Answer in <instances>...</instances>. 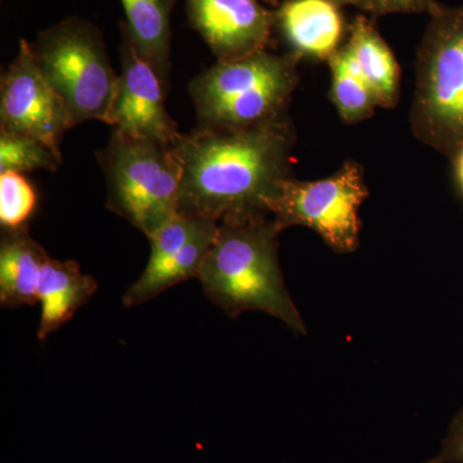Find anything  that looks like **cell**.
Here are the masks:
<instances>
[{
    "mask_svg": "<svg viewBox=\"0 0 463 463\" xmlns=\"http://www.w3.org/2000/svg\"><path fill=\"white\" fill-rule=\"evenodd\" d=\"M294 142L285 115L245 129L183 134L174 146L183 169L178 214L218 224L270 215L268 203L289 176Z\"/></svg>",
    "mask_w": 463,
    "mask_h": 463,
    "instance_id": "obj_1",
    "label": "cell"
},
{
    "mask_svg": "<svg viewBox=\"0 0 463 463\" xmlns=\"http://www.w3.org/2000/svg\"><path fill=\"white\" fill-rule=\"evenodd\" d=\"M281 232L268 215L219 224L199 281L206 298L230 318L257 310L306 335V323L289 297L279 268Z\"/></svg>",
    "mask_w": 463,
    "mask_h": 463,
    "instance_id": "obj_2",
    "label": "cell"
},
{
    "mask_svg": "<svg viewBox=\"0 0 463 463\" xmlns=\"http://www.w3.org/2000/svg\"><path fill=\"white\" fill-rule=\"evenodd\" d=\"M298 60L261 51L218 61L190 85L199 128L245 129L281 118L297 88Z\"/></svg>",
    "mask_w": 463,
    "mask_h": 463,
    "instance_id": "obj_3",
    "label": "cell"
},
{
    "mask_svg": "<svg viewBox=\"0 0 463 463\" xmlns=\"http://www.w3.org/2000/svg\"><path fill=\"white\" fill-rule=\"evenodd\" d=\"M419 50L411 124L417 138L450 155L463 146V5L431 9Z\"/></svg>",
    "mask_w": 463,
    "mask_h": 463,
    "instance_id": "obj_4",
    "label": "cell"
},
{
    "mask_svg": "<svg viewBox=\"0 0 463 463\" xmlns=\"http://www.w3.org/2000/svg\"><path fill=\"white\" fill-rule=\"evenodd\" d=\"M108 181V207L151 236L178 214L183 169L175 148L114 130L97 155Z\"/></svg>",
    "mask_w": 463,
    "mask_h": 463,
    "instance_id": "obj_5",
    "label": "cell"
},
{
    "mask_svg": "<svg viewBox=\"0 0 463 463\" xmlns=\"http://www.w3.org/2000/svg\"><path fill=\"white\" fill-rule=\"evenodd\" d=\"M43 76L65 103L72 124H108L118 90L99 30L80 18H69L39 33L32 44Z\"/></svg>",
    "mask_w": 463,
    "mask_h": 463,
    "instance_id": "obj_6",
    "label": "cell"
},
{
    "mask_svg": "<svg viewBox=\"0 0 463 463\" xmlns=\"http://www.w3.org/2000/svg\"><path fill=\"white\" fill-rule=\"evenodd\" d=\"M367 197L361 166L345 163L321 181L283 179L268 203V212L281 231L304 225L316 231L334 251L349 254L359 246V209Z\"/></svg>",
    "mask_w": 463,
    "mask_h": 463,
    "instance_id": "obj_7",
    "label": "cell"
},
{
    "mask_svg": "<svg viewBox=\"0 0 463 463\" xmlns=\"http://www.w3.org/2000/svg\"><path fill=\"white\" fill-rule=\"evenodd\" d=\"M72 127L65 103L43 76L32 44L23 39L2 78L0 132L32 137L61 156V139Z\"/></svg>",
    "mask_w": 463,
    "mask_h": 463,
    "instance_id": "obj_8",
    "label": "cell"
},
{
    "mask_svg": "<svg viewBox=\"0 0 463 463\" xmlns=\"http://www.w3.org/2000/svg\"><path fill=\"white\" fill-rule=\"evenodd\" d=\"M121 74L108 124L118 132L174 147L183 134L165 108L166 88L123 30Z\"/></svg>",
    "mask_w": 463,
    "mask_h": 463,
    "instance_id": "obj_9",
    "label": "cell"
},
{
    "mask_svg": "<svg viewBox=\"0 0 463 463\" xmlns=\"http://www.w3.org/2000/svg\"><path fill=\"white\" fill-rule=\"evenodd\" d=\"M188 20L218 61L265 51L276 14L258 0H187Z\"/></svg>",
    "mask_w": 463,
    "mask_h": 463,
    "instance_id": "obj_10",
    "label": "cell"
},
{
    "mask_svg": "<svg viewBox=\"0 0 463 463\" xmlns=\"http://www.w3.org/2000/svg\"><path fill=\"white\" fill-rule=\"evenodd\" d=\"M276 25L298 58L330 61L340 50L344 18L332 0H288L276 12Z\"/></svg>",
    "mask_w": 463,
    "mask_h": 463,
    "instance_id": "obj_11",
    "label": "cell"
},
{
    "mask_svg": "<svg viewBox=\"0 0 463 463\" xmlns=\"http://www.w3.org/2000/svg\"><path fill=\"white\" fill-rule=\"evenodd\" d=\"M0 243V304L3 307L35 306L47 251L30 236L27 227L3 230Z\"/></svg>",
    "mask_w": 463,
    "mask_h": 463,
    "instance_id": "obj_12",
    "label": "cell"
},
{
    "mask_svg": "<svg viewBox=\"0 0 463 463\" xmlns=\"http://www.w3.org/2000/svg\"><path fill=\"white\" fill-rule=\"evenodd\" d=\"M99 289L96 279L81 273L74 260L50 259L43 270L39 285V304L42 306L38 339L44 341L74 317Z\"/></svg>",
    "mask_w": 463,
    "mask_h": 463,
    "instance_id": "obj_13",
    "label": "cell"
},
{
    "mask_svg": "<svg viewBox=\"0 0 463 463\" xmlns=\"http://www.w3.org/2000/svg\"><path fill=\"white\" fill-rule=\"evenodd\" d=\"M129 36L139 56L152 66L165 85L169 83L172 11L175 0H121Z\"/></svg>",
    "mask_w": 463,
    "mask_h": 463,
    "instance_id": "obj_14",
    "label": "cell"
},
{
    "mask_svg": "<svg viewBox=\"0 0 463 463\" xmlns=\"http://www.w3.org/2000/svg\"><path fill=\"white\" fill-rule=\"evenodd\" d=\"M346 47L373 90L377 105L394 108L399 99L401 71L389 45L367 18L358 16L353 21Z\"/></svg>",
    "mask_w": 463,
    "mask_h": 463,
    "instance_id": "obj_15",
    "label": "cell"
},
{
    "mask_svg": "<svg viewBox=\"0 0 463 463\" xmlns=\"http://www.w3.org/2000/svg\"><path fill=\"white\" fill-rule=\"evenodd\" d=\"M218 231L219 224L216 222L207 221L175 257L154 272L142 273L125 292L124 306H141L178 283L199 279L207 254L214 245Z\"/></svg>",
    "mask_w": 463,
    "mask_h": 463,
    "instance_id": "obj_16",
    "label": "cell"
},
{
    "mask_svg": "<svg viewBox=\"0 0 463 463\" xmlns=\"http://www.w3.org/2000/svg\"><path fill=\"white\" fill-rule=\"evenodd\" d=\"M328 62L332 72L331 99L341 118L352 124L370 118L379 105L349 48L344 45Z\"/></svg>",
    "mask_w": 463,
    "mask_h": 463,
    "instance_id": "obj_17",
    "label": "cell"
},
{
    "mask_svg": "<svg viewBox=\"0 0 463 463\" xmlns=\"http://www.w3.org/2000/svg\"><path fill=\"white\" fill-rule=\"evenodd\" d=\"M60 164L61 156L38 139L0 132V173L23 174L38 169L56 172Z\"/></svg>",
    "mask_w": 463,
    "mask_h": 463,
    "instance_id": "obj_18",
    "label": "cell"
},
{
    "mask_svg": "<svg viewBox=\"0 0 463 463\" xmlns=\"http://www.w3.org/2000/svg\"><path fill=\"white\" fill-rule=\"evenodd\" d=\"M36 203V192L25 176L14 172L0 173V224L3 230L27 227Z\"/></svg>",
    "mask_w": 463,
    "mask_h": 463,
    "instance_id": "obj_19",
    "label": "cell"
},
{
    "mask_svg": "<svg viewBox=\"0 0 463 463\" xmlns=\"http://www.w3.org/2000/svg\"><path fill=\"white\" fill-rule=\"evenodd\" d=\"M426 463H463V408L450 423L438 455Z\"/></svg>",
    "mask_w": 463,
    "mask_h": 463,
    "instance_id": "obj_20",
    "label": "cell"
},
{
    "mask_svg": "<svg viewBox=\"0 0 463 463\" xmlns=\"http://www.w3.org/2000/svg\"><path fill=\"white\" fill-rule=\"evenodd\" d=\"M437 0H367L364 11L374 17L389 14H412V12H429L437 5Z\"/></svg>",
    "mask_w": 463,
    "mask_h": 463,
    "instance_id": "obj_21",
    "label": "cell"
},
{
    "mask_svg": "<svg viewBox=\"0 0 463 463\" xmlns=\"http://www.w3.org/2000/svg\"><path fill=\"white\" fill-rule=\"evenodd\" d=\"M452 157L457 190H458L459 194L463 197V146L453 152Z\"/></svg>",
    "mask_w": 463,
    "mask_h": 463,
    "instance_id": "obj_22",
    "label": "cell"
},
{
    "mask_svg": "<svg viewBox=\"0 0 463 463\" xmlns=\"http://www.w3.org/2000/svg\"><path fill=\"white\" fill-rule=\"evenodd\" d=\"M332 2L335 3V5H358L359 8L364 9L365 3H367V0H332Z\"/></svg>",
    "mask_w": 463,
    "mask_h": 463,
    "instance_id": "obj_23",
    "label": "cell"
},
{
    "mask_svg": "<svg viewBox=\"0 0 463 463\" xmlns=\"http://www.w3.org/2000/svg\"><path fill=\"white\" fill-rule=\"evenodd\" d=\"M267 2H269L270 5H277V2H279V0H267Z\"/></svg>",
    "mask_w": 463,
    "mask_h": 463,
    "instance_id": "obj_24",
    "label": "cell"
}]
</instances>
